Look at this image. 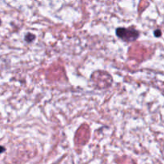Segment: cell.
<instances>
[{"label":"cell","mask_w":164,"mask_h":164,"mask_svg":"<svg viewBox=\"0 0 164 164\" xmlns=\"http://www.w3.org/2000/svg\"><path fill=\"white\" fill-rule=\"evenodd\" d=\"M115 32L116 35L124 42H133L139 36V31H137L134 26H130L129 28L119 27L116 29Z\"/></svg>","instance_id":"6da1fadb"},{"label":"cell","mask_w":164,"mask_h":164,"mask_svg":"<svg viewBox=\"0 0 164 164\" xmlns=\"http://www.w3.org/2000/svg\"><path fill=\"white\" fill-rule=\"evenodd\" d=\"M24 39H25L26 43H31V42H33L35 39V35L34 34H32V33H27L25 35Z\"/></svg>","instance_id":"7a4b0ae2"},{"label":"cell","mask_w":164,"mask_h":164,"mask_svg":"<svg viewBox=\"0 0 164 164\" xmlns=\"http://www.w3.org/2000/svg\"><path fill=\"white\" fill-rule=\"evenodd\" d=\"M162 34V31L159 30V29H157V30H155V31H154V35L155 37H157V38H158V37L161 36Z\"/></svg>","instance_id":"3957f363"},{"label":"cell","mask_w":164,"mask_h":164,"mask_svg":"<svg viewBox=\"0 0 164 164\" xmlns=\"http://www.w3.org/2000/svg\"><path fill=\"white\" fill-rule=\"evenodd\" d=\"M5 150H6V149H5L4 147H2V146H0V154H1V153L4 152Z\"/></svg>","instance_id":"277c9868"},{"label":"cell","mask_w":164,"mask_h":164,"mask_svg":"<svg viewBox=\"0 0 164 164\" xmlns=\"http://www.w3.org/2000/svg\"><path fill=\"white\" fill-rule=\"evenodd\" d=\"M0 24H1V19H0Z\"/></svg>","instance_id":"5b68a950"}]
</instances>
